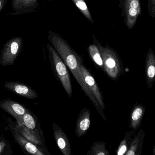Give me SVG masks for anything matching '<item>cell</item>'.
Instances as JSON below:
<instances>
[{
  "mask_svg": "<svg viewBox=\"0 0 155 155\" xmlns=\"http://www.w3.org/2000/svg\"><path fill=\"white\" fill-rule=\"evenodd\" d=\"M48 40L71 71L85 94L89 98L101 117L106 121H108L103 110L84 81L80 68L81 65L83 63L82 58L58 33L50 31L48 33Z\"/></svg>",
  "mask_w": 155,
  "mask_h": 155,
  "instance_id": "obj_1",
  "label": "cell"
},
{
  "mask_svg": "<svg viewBox=\"0 0 155 155\" xmlns=\"http://www.w3.org/2000/svg\"><path fill=\"white\" fill-rule=\"evenodd\" d=\"M51 69L69 97L72 95V86L68 67L51 44L47 45Z\"/></svg>",
  "mask_w": 155,
  "mask_h": 155,
  "instance_id": "obj_2",
  "label": "cell"
},
{
  "mask_svg": "<svg viewBox=\"0 0 155 155\" xmlns=\"http://www.w3.org/2000/svg\"><path fill=\"white\" fill-rule=\"evenodd\" d=\"M97 45L102 56L104 71L110 78L117 80L124 72L123 64L117 52L108 45L105 47L100 43Z\"/></svg>",
  "mask_w": 155,
  "mask_h": 155,
  "instance_id": "obj_3",
  "label": "cell"
},
{
  "mask_svg": "<svg viewBox=\"0 0 155 155\" xmlns=\"http://www.w3.org/2000/svg\"><path fill=\"white\" fill-rule=\"evenodd\" d=\"M23 48V39L14 37L6 42L0 55V64L2 66H11L20 54Z\"/></svg>",
  "mask_w": 155,
  "mask_h": 155,
  "instance_id": "obj_4",
  "label": "cell"
},
{
  "mask_svg": "<svg viewBox=\"0 0 155 155\" xmlns=\"http://www.w3.org/2000/svg\"><path fill=\"white\" fill-rule=\"evenodd\" d=\"M8 120L10 124L13 127L17 132H18L34 145L42 149L47 155H51L46 147L44 137H41L40 135L37 134L33 130L28 128L23 123H20L17 121L16 122H13L10 118H9Z\"/></svg>",
  "mask_w": 155,
  "mask_h": 155,
  "instance_id": "obj_5",
  "label": "cell"
},
{
  "mask_svg": "<svg viewBox=\"0 0 155 155\" xmlns=\"http://www.w3.org/2000/svg\"><path fill=\"white\" fill-rule=\"evenodd\" d=\"M123 5L125 24L128 29H132L137 23L139 16L141 15L140 1L124 0Z\"/></svg>",
  "mask_w": 155,
  "mask_h": 155,
  "instance_id": "obj_6",
  "label": "cell"
},
{
  "mask_svg": "<svg viewBox=\"0 0 155 155\" xmlns=\"http://www.w3.org/2000/svg\"><path fill=\"white\" fill-rule=\"evenodd\" d=\"M9 129L11 132L14 140L20 146L23 152L27 155H47L45 151L39 147L25 138L23 136L17 132L10 124L8 125Z\"/></svg>",
  "mask_w": 155,
  "mask_h": 155,
  "instance_id": "obj_7",
  "label": "cell"
},
{
  "mask_svg": "<svg viewBox=\"0 0 155 155\" xmlns=\"http://www.w3.org/2000/svg\"><path fill=\"white\" fill-rule=\"evenodd\" d=\"M3 87L15 94L31 100H36L38 97V95L36 91L30 86L19 81H5Z\"/></svg>",
  "mask_w": 155,
  "mask_h": 155,
  "instance_id": "obj_8",
  "label": "cell"
},
{
  "mask_svg": "<svg viewBox=\"0 0 155 155\" xmlns=\"http://www.w3.org/2000/svg\"><path fill=\"white\" fill-rule=\"evenodd\" d=\"M80 68L86 85L104 110L105 108L104 99L97 81L83 63L81 65Z\"/></svg>",
  "mask_w": 155,
  "mask_h": 155,
  "instance_id": "obj_9",
  "label": "cell"
},
{
  "mask_svg": "<svg viewBox=\"0 0 155 155\" xmlns=\"http://www.w3.org/2000/svg\"><path fill=\"white\" fill-rule=\"evenodd\" d=\"M0 108L12 116L18 122H20L21 118L29 110L22 104L10 99L0 100Z\"/></svg>",
  "mask_w": 155,
  "mask_h": 155,
  "instance_id": "obj_10",
  "label": "cell"
},
{
  "mask_svg": "<svg viewBox=\"0 0 155 155\" xmlns=\"http://www.w3.org/2000/svg\"><path fill=\"white\" fill-rule=\"evenodd\" d=\"M53 135L56 143L64 155H71V149L69 140L64 130L56 123L52 125Z\"/></svg>",
  "mask_w": 155,
  "mask_h": 155,
  "instance_id": "obj_11",
  "label": "cell"
},
{
  "mask_svg": "<svg viewBox=\"0 0 155 155\" xmlns=\"http://www.w3.org/2000/svg\"><path fill=\"white\" fill-rule=\"evenodd\" d=\"M91 126L90 111L84 108L80 111L75 127V133L79 137H82L87 133Z\"/></svg>",
  "mask_w": 155,
  "mask_h": 155,
  "instance_id": "obj_12",
  "label": "cell"
},
{
  "mask_svg": "<svg viewBox=\"0 0 155 155\" xmlns=\"http://www.w3.org/2000/svg\"><path fill=\"white\" fill-rule=\"evenodd\" d=\"M145 74L147 85L150 90L155 81V55L153 50L149 48L146 56Z\"/></svg>",
  "mask_w": 155,
  "mask_h": 155,
  "instance_id": "obj_13",
  "label": "cell"
},
{
  "mask_svg": "<svg viewBox=\"0 0 155 155\" xmlns=\"http://www.w3.org/2000/svg\"><path fill=\"white\" fill-rule=\"evenodd\" d=\"M39 5L38 0H12V6L14 13L17 15L35 11Z\"/></svg>",
  "mask_w": 155,
  "mask_h": 155,
  "instance_id": "obj_14",
  "label": "cell"
},
{
  "mask_svg": "<svg viewBox=\"0 0 155 155\" xmlns=\"http://www.w3.org/2000/svg\"><path fill=\"white\" fill-rule=\"evenodd\" d=\"M19 122L23 123L28 128L44 137L43 130L41 129L38 117L30 110L29 109L24 114L21 118L20 122Z\"/></svg>",
  "mask_w": 155,
  "mask_h": 155,
  "instance_id": "obj_15",
  "label": "cell"
},
{
  "mask_svg": "<svg viewBox=\"0 0 155 155\" xmlns=\"http://www.w3.org/2000/svg\"><path fill=\"white\" fill-rule=\"evenodd\" d=\"M145 110L146 108L141 104H137L133 107L130 115V128L135 131L138 130L144 117Z\"/></svg>",
  "mask_w": 155,
  "mask_h": 155,
  "instance_id": "obj_16",
  "label": "cell"
},
{
  "mask_svg": "<svg viewBox=\"0 0 155 155\" xmlns=\"http://www.w3.org/2000/svg\"><path fill=\"white\" fill-rule=\"evenodd\" d=\"M145 132L142 129L140 130L131 140L128 149L125 155H140L142 152V147Z\"/></svg>",
  "mask_w": 155,
  "mask_h": 155,
  "instance_id": "obj_17",
  "label": "cell"
},
{
  "mask_svg": "<svg viewBox=\"0 0 155 155\" xmlns=\"http://www.w3.org/2000/svg\"><path fill=\"white\" fill-rule=\"evenodd\" d=\"M88 52L94 63L101 70L104 71L103 60L100 50L98 46L95 44H91L88 48Z\"/></svg>",
  "mask_w": 155,
  "mask_h": 155,
  "instance_id": "obj_18",
  "label": "cell"
},
{
  "mask_svg": "<svg viewBox=\"0 0 155 155\" xmlns=\"http://www.w3.org/2000/svg\"><path fill=\"white\" fill-rule=\"evenodd\" d=\"M135 130H132L127 132L125 134L124 139L120 143L117 149L116 150V154L117 155H125L127 150L128 149L131 141V137L134 133Z\"/></svg>",
  "mask_w": 155,
  "mask_h": 155,
  "instance_id": "obj_19",
  "label": "cell"
},
{
  "mask_svg": "<svg viewBox=\"0 0 155 155\" xmlns=\"http://www.w3.org/2000/svg\"><path fill=\"white\" fill-rule=\"evenodd\" d=\"M109 151L106 149V143L103 141H95L93 143L87 155H109Z\"/></svg>",
  "mask_w": 155,
  "mask_h": 155,
  "instance_id": "obj_20",
  "label": "cell"
},
{
  "mask_svg": "<svg viewBox=\"0 0 155 155\" xmlns=\"http://www.w3.org/2000/svg\"><path fill=\"white\" fill-rule=\"evenodd\" d=\"M13 154L12 143L3 136L0 137V155H12Z\"/></svg>",
  "mask_w": 155,
  "mask_h": 155,
  "instance_id": "obj_21",
  "label": "cell"
},
{
  "mask_svg": "<svg viewBox=\"0 0 155 155\" xmlns=\"http://www.w3.org/2000/svg\"><path fill=\"white\" fill-rule=\"evenodd\" d=\"M81 12L92 23H94L91 14L84 0H72Z\"/></svg>",
  "mask_w": 155,
  "mask_h": 155,
  "instance_id": "obj_22",
  "label": "cell"
},
{
  "mask_svg": "<svg viewBox=\"0 0 155 155\" xmlns=\"http://www.w3.org/2000/svg\"><path fill=\"white\" fill-rule=\"evenodd\" d=\"M148 11L152 19L155 17V0H148Z\"/></svg>",
  "mask_w": 155,
  "mask_h": 155,
  "instance_id": "obj_23",
  "label": "cell"
},
{
  "mask_svg": "<svg viewBox=\"0 0 155 155\" xmlns=\"http://www.w3.org/2000/svg\"><path fill=\"white\" fill-rule=\"evenodd\" d=\"M7 2V0H0V13L4 8Z\"/></svg>",
  "mask_w": 155,
  "mask_h": 155,
  "instance_id": "obj_24",
  "label": "cell"
},
{
  "mask_svg": "<svg viewBox=\"0 0 155 155\" xmlns=\"http://www.w3.org/2000/svg\"><path fill=\"white\" fill-rule=\"evenodd\" d=\"M155 147H154V149H153V153H154V154H155Z\"/></svg>",
  "mask_w": 155,
  "mask_h": 155,
  "instance_id": "obj_25",
  "label": "cell"
}]
</instances>
